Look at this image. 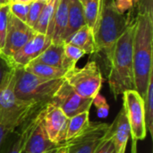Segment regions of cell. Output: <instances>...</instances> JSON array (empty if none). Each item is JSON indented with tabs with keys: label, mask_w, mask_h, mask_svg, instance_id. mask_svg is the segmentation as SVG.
<instances>
[{
	"label": "cell",
	"mask_w": 153,
	"mask_h": 153,
	"mask_svg": "<svg viewBox=\"0 0 153 153\" xmlns=\"http://www.w3.org/2000/svg\"><path fill=\"white\" fill-rule=\"evenodd\" d=\"M153 12H138L134 22L133 59L135 91L143 99L153 74Z\"/></svg>",
	"instance_id": "cell-1"
},
{
	"label": "cell",
	"mask_w": 153,
	"mask_h": 153,
	"mask_svg": "<svg viewBox=\"0 0 153 153\" xmlns=\"http://www.w3.org/2000/svg\"><path fill=\"white\" fill-rule=\"evenodd\" d=\"M134 22L117 39L109 66L108 85L115 99L126 91L135 90L133 59Z\"/></svg>",
	"instance_id": "cell-2"
},
{
	"label": "cell",
	"mask_w": 153,
	"mask_h": 153,
	"mask_svg": "<svg viewBox=\"0 0 153 153\" xmlns=\"http://www.w3.org/2000/svg\"><path fill=\"white\" fill-rule=\"evenodd\" d=\"M130 23L126 16L117 9L115 0H103L100 16L93 28V36L95 54H103L108 66L116 43Z\"/></svg>",
	"instance_id": "cell-3"
},
{
	"label": "cell",
	"mask_w": 153,
	"mask_h": 153,
	"mask_svg": "<svg viewBox=\"0 0 153 153\" xmlns=\"http://www.w3.org/2000/svg\"><path fill=\"white\" fill-rule=\"evenodd\" d=\"M16 68H13L0 85V124L7 125L15 130L41 105L17 99L14 93Z\"/></svg>",
	"instance_id": "cell-4"
},
{
	"label": "cell",
	"mask_w": 153,
	"mask_h": 153,
	"mask_svg": "<svg viewBox=\"0 0 153 153\" xmlns=\"http://www.w3.org/2000/svg\"><path fill=\"white\" fill-rule=\"evenodd\" d=\"M64 81V78H41L23 68H16L14 93L20 100L47 104L51 101Z\"/></svg>",
	"instance_id": "cell-5"
},
{
	"label": "cell",
	"mask_w": 153,
	"mask_h": 153,
	"mask_svg": "<svg viewBox=\"0 0 153 153\" xmlns=\"http://www.w3.org/2000/svg\"><path fill=\"white\" fill-rule=\"evenodd\" d=\"M65 82L80 96L93 100L100 93L104 82L96 61H89L82 67H73L64 75Z\"/></svg>",
	"instance_id": "cell-6"
},
{
	"label": "cell",
	"mask_w": 153,
	"mask_h": 153,
	"mask_svg": "<svg viewBox=\"0 0 153 153\" xmlns=\"http://www.w3.org/2000/svg\"><path fill=\"white\" fill-rule=\"evenodd\" d=\"M45 105V104H44ZM39 107L18 128L24 135L21 153H54L61 145L48 139L42 125L43 106Z\"/></svg>",
	"instance_id": "cell-7"
},
{
	"label": "cell",
	"mask_w": 153,
	"mask_h": 153,
	"mask_svg": "<svg viewBox=\"0 0 153 153\" xmlns=\"http://www.w3.org/2000/svg\"><path fill=\"white\" fill-rule=\"evenodd\" d=\"M123 108L129 123L132 140L143 141L147 137L144 101L135 90L126 91L123 94Z\"/></svg>",
	"instance_id": "cell-8"
},
{
	"label": "cell",
	"mask_w": 153,
	"mask_h": 153,
	"mask_svg": "<svg viewBox=\"0 0 153 153\" xmlns=\"http://www.w3.org/2000/svg\"><path fill=\"white\" fill-rule=\"evenodd\" d=\"M109 125L102 122H91L89 127L77 137L64 143L67 153H95L108 138Z\"/></svg>",
	"instance_id": "cell-9"
},
{
	"label": "cell",
	"mask_w": 153,
	"mask_h": 153,
	"mask_svg": "<svg viewBox=\"0 0 153 153\" xmlns=\"http://www.w3.org/2000/svg\"><path fill=\"white\" fill-rule=\"evenodd\" d=\"M36 33L34 29L10 13L8 16L4 46L1 52L6 57L11 58L31 38H33Z\"/></svg>",
	"instance_id": "cell-10"
},
{
	"label": "cell",
	"mask_w": 153,
	"mask_h": 153,
	"mask_svg": "<svg viewBox=\"0 0 153 153\" xmlns=\"http://www.w3.org/2000/svg\"><path fill=\"white\" fill-rule=\"evenodd\" d=\"M69 117L57 107L47 103L42 109V125L45 132L54 144L60 145L65 142Z\"/></svg>",
	"instance_id": "cell-11"
},
{
	"label": "cell",
	"mask_w": 153,
	"mask_h": 153,
	"mask_svg": "<svg viewBox=\"0 0 153 153\" xmlns=\"http://www.w3.org/2000/svg\"><path fill=\"white\" fill-rule=\"evenodd\" d=\"M49 103L59 108L68 117H72L83 111H90L92 100L78 95L64 81Z\"/></svg>",
	"instance_id": "cell-12"
},
{
	"label": "cell",
	"mask_w": 153,
	"mask_h": 153,
	"mask_svg": "<svg viewBox=\"0 0 153 153\" xmlns=\"http://www.w3.org/2000/svg\"><path fill=\"white\" fill-rule=\"evenodd\" d=\"M52 43L51 38L45 34L36 33L22 48H20L10 59L16 68H23L29 63L36 59Z\"/></svg>",
	"instance_id": "cell-13"
},
{
	"label": "cell",
	"mask_w": 153,
	"mask_h": 153,
	"mask_svg": "<svg viewBox=\"0 0 153 153\" xmlns=\"http://www.w3.org/2000/svg\"><path fill=\"white\" fill-rule=\"evenodd\" d=\"M108 135L114 144L116 153H126L131 132L124 108L120 109L113 123L109 125Z\"/></svg>",
	"instance_id": "cell-14"
},
{
	"label": "cell",
	"mask_w": 153,
	"mask_h": 153,
	"mask_svg": "<svg viewBox=\"0 0 153 153\" xmlns=\"http://www.w3.org/2000/svg\"><path fill=\"white\" fill-rule=\"evenodd\" d=\"M86 24L83 13V6L80 0H70L68 10V20L65 30L62 37V42L73 33L77 31Z\"/></svg>",
	"instance_id": "cell-15"
},
{
	"label": "cell",
	"mask_w": 153,
	"mask_h": 153,
	"mask_svg": "<svg viewBox=\"0 0 153 153\" xmlns=\"http://www.w3.org/2000/svg\"><path fill=\"white\" fill-rule=\"evenodd\" d=\"M69 2L70 0H59L53 18V32L51 36L52 43L64 44L62 42V37L67 25Z\"/></svg>",
	"instance_id": "cell-16"
},
{
	"label": "cell",
	"mask_w": 153,
	"mask_h": 153,
	"mask_svg": "<svg viewBox=\"0 0 153 153\" xmlns=\"http://www.w3.org/2000/svg\"><path fill=\"white\" fill-rule=\"evenodd\" d=\"M64 43H69L81 49L85 54H95V41L93 30L87 24L82 26L77 31L70 35Z\"/></svg>",
	"instance_id": "cell-17"
},
{
	"label": "cell",
	"mask_w": 153,
	"mask_h": 153,
	"mask_svg": "<svg viewBox=\"0 0 153 153\" xmlns=\"http://www.w3.org/2000/svg\"><path fill=\"white\" fill-rule=\"evenodd\" d=\"M58 3L59 0H50L44 5L37 21V23L33 28L36 32L45 34L48 37L51 38L53 32V18L57 8Z\"/></svg>",
	"instance_id": "cell-18"
},
{
	"label": "cell",
	"mask_w": 153,
	"mask_h": 153,
	"mask_svg": "<svg viewBox=\"0 0 153 153\" xmlns=\"http://www.w3.org/2000/svg\"><path fill=\"white\" fill-rule=\"evenodd\" d=\"M64 58V44L51 43L36 59L31 62L42 63L55 67L62 68Z\"/></svg>",
	"instance_id": "cell-19"
},
{
	"label": "cell",
	"mask_w": 153,
	"mask_h": 153,
	"mask_svg": "<svg viewBox=\"0 0 153 153\" xmlns=\"http://www.w3.org/2000/svg\"><path fill=\"white\" fill-rule=\"evenodd\" d=\"M23 69L36 76L45 78V79H59L64 78L66 70L59 67L51 66L42 63L30 62Z\"/></svg>",
	"instance_id": "cell-20"
},
{
	"label": "cell",
	"mask_w": 153,
	"mask_h": 153,
	"mask_svg": "<svg viewBox=\"0 0 153 153\" xmlns=\"http://www.w3.org/2000/svg\"><path fill=\"white\" fill-rule=\"evenodd\" d=\"M90 124V111H83L72 117H69L65 142L70 141L80 135L89 127Z\"/></svg>",
	"instance_id": "cell-21"
},
{
	"label": "cell",
	"mask_w": 153,
	"mask_h": 153,
	"mask_svg": "<svg viewBox=\"0 0 153 153\" xmlns=\"http://www.w3.org/2000/svg\"><path fill=\"white\" fill-rule=\"evenodd\" d=\"M102 3L103 0H86L82 3L85 22L92 30L100 16Z\"/></svg>",
	"instance_id": "cell-22"
},
{
	"label": "cell",
	"mask_w": 153,
	"mask_h": 153,
	"mask_svg": "<svg viewBox=\"0 0 153 153\" xmlns=\"http://www.w3.org/2000/svg\"><path fill=\"white\" fill-rule=\"evenodd\" d=\"M85 52L69 43H64V58L62 63V68L65 70H69L74 66H76V63L80 60Z\"/></svg>",
	"instance_id": "cell-23"
},
{
	"label": "cell",
	"mask_w": 153,
	"mask_h": 153,
	"mask_svg": "<svg viewBox=\"0 0 153 153\" xmlns=\"http://www.w3.org/2000/svg\"><path fill=\"white\" fill-rule=\"evenodd\" d=\"M144 101V113H145V124L147 131L150 132L151 135L153 134V74L149 80V84Z\"/></svg>",
	"instance_id": "cell-24"
},
{
	"label": "cell",
	"mask_w": 153,
	"mask_h": 153,
	"mask_svg": "<svg viewBox=\"0 0 153 153\" xmlns=\"http://www.w3.org/2000/svg\"><path fill=\"white\" fill-rule=\"evenodd\" d=\"M10 136L4 143L0 153H21L24 141L23 134L21 131H17V133L14 131Z\"/></svg>",
	"instance_id": "cell-25"
},
{
	"label": "cell",
	"mask_w": 153,
	"mask_h": 153,
	"mask_svg": "<svg viewBox=\"0 0 153 153\" xmlns=\"http://www.w3.org/2000/svg\"><path fill=\"white\" fill-rule=\"evenodd\" d=\"M9 13H10L9 4L0 5V51L3 49L4 46Z\"/></svg>",
	"instance_id": "cell-26"
},
{
	"label": "cell",
	"mask_w": 153,
	"mask_h": 153,
	"mask_svg": "<svg viewBox=\"0 0 153 153\" xmlns=\"http://www.w3.org/2000/svg\"><path fill=\"white\" fill-rule=\"evenodd\" d=\"M45 4H44V3H40V2H37V1H33L30 4V9H29L27 20H26L27 25H29L32 29L35 27L37 21L39 17V14H40Z\"/></svg>",
	"instance_id": "cell-27"
},
{
	"label": "cell",
	"mask_w": 153,
	"mask_h": 153,
	"mask_svg": "<svg viewBox=\"0 0 153 153\" xmlns=\"http://www.w3.org/2000/svg\"><path fill=\"white\" fill-rule=\"evenodd\" d=\"M92 104L97 108V115L100 118H106L109 113V106L107 102L106 98L100 93L97 94L92 100Z\"/></svg>",
	"instance_id": "cell-28"
},
{
	"label": "cell",
	"mask_w": 153,
	"mask_h": 153,
	"mask_svg": "<svg viewBox=\"0 0 153 153\" xmlns=\"http://www.w3.org/2000/svg\"><path fill=\"white\" fill-rule=\"evenodd\" d=\"M9 4H10V13L26 23V20H27L30 4L9 3Z\"/></svg>",
	"instance_id": "cell-29"
},
{
	"label": "cell",
	"mask_w": 153,
	"mask_h": 153,
	"mask_svg": "<svg viewBox=\"0 0 153 153\" xmlns=\"http://www.w3.org/2000/svg\"><path fill=\"white\" fill-rule=\"evenodd\" d=\"M16 68L13 66L12 62L8 57H6L2 52H0V85L3 82L5 76L13 69Z\"/></svg>",
	"instance_id": "cell-30"
},
{
	"label": "cell",
	"mask_w": 153,
	"mask_h": 153,
	"mask_svg": "<svg viewBox=\"0 0 153 153\" xmlns=\"http://www.w3.org/2000/svg\"><path fill=\"white\" fill-rule=\"evenodd\" d=\"M14 131H15V129L13 128L12 126H7V125H4V124H0V151L2 149L4 143H5L6 139Z\"/></svg>",
	"instance_id": "cell-31"
},
{
	"label": "cell",
	"mask_w": 153,
	"mask_h": 153,
	"mask_svg": "<svg viewBox=\"0 0 153 153\" xmlns=\"http://www.w3.org/2000/svg\"><path fill=\"white\" fill-rule=\"evenodd\" d=\"M135 3V0H115L117 9L122 13H124L127 10L132 9Z\"/></svg>",
	"instance_id": "cell-32"
},
{
	"label": "cell",
	"mask_w": 153,
	"mask_h": 153,
	"mask_svg": "<svg viewBox=\"0 0 153 153\" xmlns=\"http://www.w3.org/2000/svg\"><path fill=\"white\" fill-rule=\"evenodd\" d=\"M95 153H116L114 144L112 141L109 139L108 135V138L102 143V144L99 147V149L96 151Z\"/></svg>",
	"instance_id": "cell-33"
},
{
	"label": "cell",
	"mask_w": 153,
	"mask_h": 153,
	"mask_svg": "<svg viewBox=\"0 0 153 153\" xmlns=\"http://www.w3.org/2000/svg\"><path fill=\"white\" fill-rule=\"evenodd\" d=\"M54 153H67V147L65 146V143H63L56 149V151Z\"/></svg>",
	"instance_id": "cell-34"
},
{
	"label": "cell",
	"mask_w": 153,
	"mask_h": 153,
	"mask_svg": "<svg viewBox=\"0 0 153 153\" xmlns=\"http://www.w3.org/2000/svg\"><path fill=\"white\" fill-rule=\"evenodd\" d=\"M137 141L132 140V145H131V153H138L137 150Z\"/></svg>",
	"instance_id": "cell-35"
},
{
	"label": "cell",
	"mask_w": 153,
	"mask_h": 153,
	"mask_svg": "<svg viewBox=\"0 0 153 153\" xmlns=\"http://www.w3.org/2000/svg\"><path fill=\"white\" fill-rule=\"evenodd\" d=\"M34 0H10L9 3H21V4H31Z\"/></svg>",
	"instance_id": "cell-36"
},
{
	"label": "cell",
	"mask_w": 153,
	"mask_h": 153,
	"mask_svg": "<svg viewBox=\"0 0 153 153\" xmlns=\"http://www.w3.org/2000/svg\"><path fill=\"white\" fill-rule=\"evenodd\" d=\"M34 1L40 2V3H44V4H47V3H48V2H49L50 0H34Z\"/></svg>",
	"instance_id": "cell-37"
},
{
	"label": "cell",
	"mask_w": 153,
	"mask_h": 153,
	"mask_svg": "<svg viewBox=\"0 0 153 153\" xmlns=\"http://www.w3.org/2000/svg\"><path fill=\"white\" fill-rule=\"evenodd\" d=\"M6 3H5V1L4 0H0V5H2V4H5Z\"/></svg>",
	"instance_id": "cell-38"
},
{
	"label": "cell",
	"mask_w": 153,
	"mask_h": 153,
	"mask_svg": "<svg viewBox=\"0 0 153 153\" xmlns=\"http://www.w3.org/2000/svg\"><path fill=\"white\" fill-rule=\"evenodd\" d=\"M84 1H86V0H80V2H81V3H82H82H83V2H84Z\"/></svg>",
	"instance_id": "cell-39"
},
{
	"label": "cell",
	"mask_w": 153,
	"mask_h": 153,
	"mask_svg": "<svg viewBox=\"0 0 153 153\" xmlns=\"http://www.w3.org/2000/svg\"><path fill=\"white\" fill-rule=\"evenodd\" d=\"M135 1H136V3H137V2H138V0H135Z\"/></svg>",
	"instance_id": "cell-40"
},
{
	"label": "cell",
	"mask_w": 153,
	"mask_h": 153,
	"mask_svg": "<svg viewBox=\"0 0 153 153\" xmlns=\"http://www.w3.org/2000/svg\"><path fill=\"white\" fill-rule=\"evenodd\" d=\"M0 52H1V51H0Z\"/></svg>",
	"instance_id": "cell-41"
}]
</instances>
